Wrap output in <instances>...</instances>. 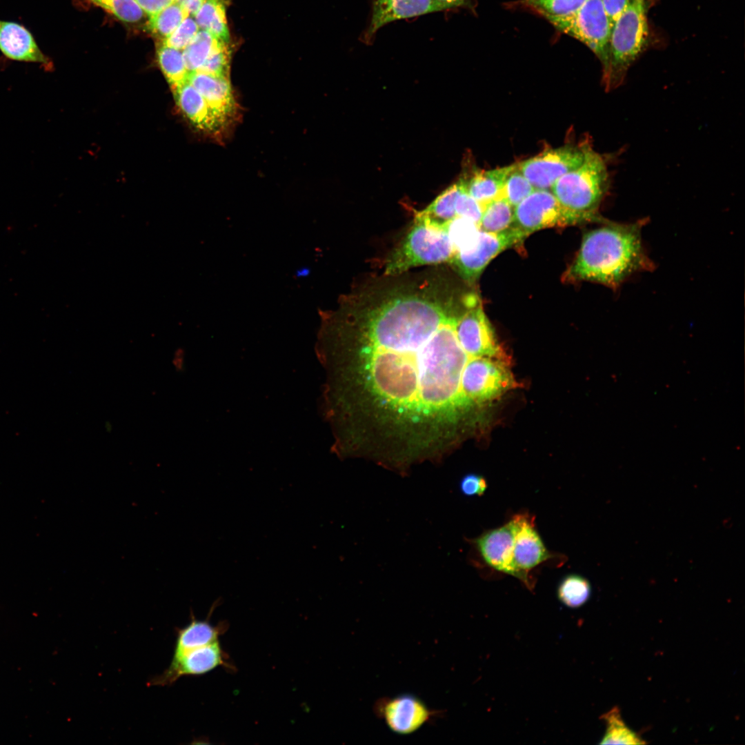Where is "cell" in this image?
<instances>
[{
    "label": "cell",
    "mask_w": 745,
    "mask_h": 745,
    "mask_svg": "<svg viewBox=\"0 0 745 745\" xmlns=\"http://www.w3.org/2000/svg\"><path fill=\"white\" fill-rule=\"evenodd\" d=\"M606 724V733L600 744H643L645 742L626 726L617 707L602 716Z\"/></svg>",
    "instance_id": "cell-28"
},
{
    "label": "cell",
    "mask_w": 745,
    "mask_h": 745,
    "mask_svg": "<svg viewBox=\"0 0 745 745\" xmlns=\"http://www.w3.org/2000/svg\"><path fill=\"white\" fill-rule=\"evenodd\" d=\"M460 189L455 201V215L468 219L477 224L479 223L483 207L468 192L466 179H460ZM455 216V217H456Z\"/></svg>",
    "instance_id": "cell-34"
},
{
    "label": "cell",
    "mask_w": 745,
    "mask_h": 745,
    "mask_svg": "<svg viewBox=\"0 0 745 745\" xmlns=\"http://www.w3.org/2000/svg\"><path fill=\"white\" fill-rule=\"evenodd\" d=\"M454 250L447 232L414 219L386 259L382 274L392 275L423 265L450 264Z\"/></svg>",
    "instance_id": "cell-4"
},
{
    "label": "cell",
    "mask_w": 745,
    "mask_h": 745,
    "mask_svg": "<svg viewBox=\"0 0 745 745\" xmlns=\"http://www.w3.org/2000/svg\"><path fill=\"white\" fill-rule=\"evenodd\" d=\"M199 30L194 17L190 14L170 35L163 39L161 44L183 50Z\"/></svg>",
    "instance_id": "cell-35"
},
{
    "label": "cell",
    "mask_w": 745,
    "mask_h": 745,
    "mask_svg": "<svg viewBox=\"0 0 745 745\" xmlns=\"http://www.w3.org/2000/svg\"><path fill=\"white\" fill-rule=\"evenodd\" d=\"M590 146L584 142L546 149L517 165L535 189L550 190L559 178L583 162Z\"/></svg>",
    "instance_id": "cell-11"
},
{
    "label": "cell",
    "mask_w": 745,
    "mask_h": 745,
    "mask_svg": "<svg viewBox=\"0 0 745 745\" xmlns=\"http://www.w3.org/2000/svg\"><path fill=\"white\" fill-rule=\"evenodd\" d=\"M188 81L203 96L222 126L233 116L237 105L228 77L195 72L190 73Z\"/></svg>",
    "instance_id": "cell-17"
},
{
    "label": "cell",
    "mask_w": 745,
    "mask_h": 745,
    "mask_svg": "<svg viewBox=\"0 0 745 745\" xmlns=\"http://www.w3.org/2000/svg\"><path fill=\"white\" fill-rule=\"evenodd\" d=\"M468 296L437 265L370 276L342 297L326 354L339 457L404 477L441 464L473 427L464 390L473 357L457 329Z\"/></svg>",
    "instance_id": "cell-1"
},
{
    "label": "cell",
    "mask_w": 745,
    "mask_h": 745,
    "mask_svg": "<svg viewBox=\"0 0 745 745\" xmlns=\"http://www.w3.org/2000/svg\"><path fill=\"white\" fill-rule=\"evenodd\" d=\"M535 190L533 185L519 170L517 165H515L506 179L501 197L515 207Z\"/></svg>",
    "instance_id": "cell-32"
},
{
    "label": "cell",
    "mask_w": 745,
    "mask_h": 745,
    "mask_svg": "<svg viewBox=\"0 0 745 745\" xmlns=\"http://www.w3.org/2000/svg\"><path fill=\"white\" fill-rule=\"evenodd\" d=\"M0 50L8 58L50 67L30 32L21 25L0 20Z\"/></svg>",
    "instance_id": "cell-18"
},
{
    "label": "cell",
    "mask_w": 745,
    "mask_h": 745,
    "mask_svg": "<svg viewBox=\"0 0 745 745\" xmlns=\"http://www.w3.org/2000/svg\"><path fill=\"white\" fill-rule=\"evenodd\" d=\"M587 0H522L526 7L543 17H563L575 12Z\"/></svg>",
    "instance_id": "cell-31"
},
{
    "label": "cell",
    "mask_w": 745,
    "mask_h": 745,
    "mask_svg": "<svg viewBox=\"0 0 745 745\" xmlns=\"http://www.w3.org/2000/svg\"><path fill=\"white\" fill-rule=\"evenodd\" d=\"M637 1H644V0H637Z\"/></svg>",
    "instance_id": "cell-43"
},
{
    "label": "cell",
    "mask_w": 745,
    "mask_h": 745,
    "mask_svg": "<svg viewBox=\"0 0 745 745\" xmlns=\"http://www.w3.org/2000/svg\"><path fill=\"white\" fill-rule=\"evenodd\" d=\"M189 15L188 11L175 0L157 13L148 17V26L153 33L164 39Z\"/></svg>",
    "instance_id": "cell-29"
},
{
    "label": "cell",
    "mask_w": 745,
    "mask_h": 745,
    "mask_svg": "<svg viewBox=\"0 0 745 745\" xmlns=\"http://www.w3.org/2000/svg\"><path fill=\"white\" fill-rule=\"evenodd\" d=\"M559 31L586 45L603 66V81L609 69L610 28L601 0H587L575 12L563 17H544Z\"/></svg>",
    "instance_id": "cell-6"
},
{
    "label": "cell",
    "mask_w": 745,
    "mask_h": 745,
    "mask_svg": "<svg viewBox=\"0 0 745 745\" xmlns=\"http://www.w3.org/2000/svg\"><path fill=\"white\" fill-rule=\"evenodd\" d=\"M581 223L582 221L565 208L550 190L535 189L514 207L512 226L528 237L539 230Z\"/></svg>",
    "instance_id": "cell-8"
},
{
    "label": "cell",
    "mask_w": 745,
    "mask_h": 745,
    "mask_svg": "<svg viewBox=\"0 0 745 745\" xmlns=\"http://www.w3.org/2000/svg\"><path fill=\"white\" fill-rule=\"evenodd\" d=\"M513 219L514 207L500 197L485 206L479 227L486 232H501L512 226Z\"/></svg>",
    "instance_id": "cell-24"
},
{
    "label": "cell",
    "mask_w": 745,
    "mask_h": 745,
    "mask_svg": "<svg viewBox=\"0 0 745 745\" xmlns=\"http://www.w3.org/2000/svg\"><path fill=\"white\" fill-rule=\"evenodd\" d=\"M514 166L475 172L469 179H466L468 192L484 209L488 203L501 197L504 182Z\"/></svg>",
    "instance_id": "cell-21"
},
{
    "label": "cell",
    "mask_w": 745,
    "mask_h": 745,
    "mask_svg": "<svg viewBox=\"0 0 745 745\" xmlns=\"http://www.w3.org/2000/svg\"><path fill=\"white\" fill-rule=\"evenodd\" d=\"M518 523L519 515H517L504 525L485 531L470 540L489 566L516 578L513 550Z\"/></svg>",
    "instance_id": "cell-15"
},
{
    "label": "cell",
    "mask_w": 745,
    "mask_h": 745,
    "mask_svg": "<svg viewBox=\"0 0 745 745\" xmlns=\"http://www.w3.org/2000/svg\"><path fill=\"white\" fill-rule=\"evenodd\" d=\"M227 43L221 41L197 72L218 77H228L230 52Z\"/></svg>",
    "instance_id": "cell-36"
},
{
    "label": "cell",
    "mask_w": 745,
    "mask_h": 745,
    "mask_svg": "<svg viewBox=\"0 0 745 745\" xmlns=\"http://www.w3.org/2000/svg\"><path fill=\"white\" fill-rule=\"evenodd\" d=\"M606 159L590 146L583 162L559 178L550 191L583 223L602 221L598 209L609 188Z\"/></svg>",
    "instance_id": "cell-3"
},
{
    "label": "cell",
    "mask_w": 745,
    "mask_h": 745,
    "mask_svg": "<svg viewBox=\"0 0 745 745\" xmlns=\"http://www.w3.org/2000/svg\"><path fill=\"white\" fill-rule=\"evenodd\" d=\"M646 223V219L630 223L607 221L586 232L563 280L593 281L614 289L636 272L653 270L642 242Z\"/></svg>",
    "instance_id": "cell-2"
},
{
    "label": "cell",
    "mask_w": 745,
    "mask_h": 745,
    "mask_svg": "<svg viewBox=\"0 0 745 745\" xmlns=\"http://www.w3.org/2000/svg\"><path fill=\"white\" fill-rule=\"evenodd\" d=\"M108 11L117 18L127 23L140 21L144 12L135 0H90Z\"/></svg>",
    "instance_id": "cell-33"
},
{
    "label": "cell",
    "mask_w": 745,
    "mask_h": 745,
    "mask_svg": "<svg viewBox=\"0 0 745 745\" xmlns=\"http://www.w3.org/2000/svg\"><path fill=\"white\" fill-rule=\"evenodd\" d=\"M182 6H183L190 13V14L194 16L201 5L206 0H175Z\"/></svg>",
    "instance_id": "cell-40"
},
{
    "label": "cell",
    "mask_w": 745,
    "mask_h": 745,
    "mask_svg": "<svg viewBox=\"0 0 745 745\" xmlns=\"http://www.w3.org/2000/svg\"><path fill=\"white\" fill-rule=\"evenodd\" d=\"M459 189V180L444 190L426 208L418 212L414 219L441 229L456 216L455 206Z\"/></svg>",
    "instance_id": "cell-22"
},
{
    "label": "cell",
    "mask_w": 745,
    "mask_h": 745,
    "mask_svg": "<svg viewBox=\"0 0 745 745\" xmlns=\"http://www.w3.org/2000/svg\"><path fill=\"white\" fill-rule=\"evenodd\" d=\"M590 586L588 581L579 575L565 577L557 588V597L565 606L579 608L589 599Z\"/></svg>",
    "instance_id": "cell-30"
},
{
    "label": "cell",
    "mask_w": 745,
    "mask_h": 745,
    "mask_svg": "<svg viewBox=\"0 0 745 745\" xmlns=\"http://www.w3.org/2000/svg\"><path fill=\"white\" fill-rule=\"evenodd\" d=\"M442 7L446 10L455 8L457 7L468 6L470 4V0H435Z\"/></svg>",
    "instance_id": "cell-41"
},
{
    "label": "cell",
    "mask_w": 745,
    "mask_h": 745,
    "mask_svg": "<svg viewBox=\"0 0 745 745\" xmlns=\"http://www.w3.org/2000/svg\"><path fill=\"white\" fill-rule=\"evenodd\" d=\"M526 238V235L513 226L498 233L480 230L475 247L455 255L450 265L467 285H474L492 259L505 250L519 246Z\"/></svg>",
    "instance_id": "cell-10"
},
{
    "label": "cell",
    "mask_w": 745,
    "mask_h": 745,
    "mask_svg": "<svg viewBox=\"0 0 745 745\" xmlns=\"http://www.w3.org/2000/svg\"><path fill=\"white\" fill-rule=\"evenodd\" d=\"M157 59L172 90L188 81L190 73L182 50L161 44L157 49Z\"/></svg>",
    "instance_id": "cell-26"
},
{
    "label": "cell",
    "mask_w": 745,
    "mask_h": 745,
    "mask_svg": "<svg viewBox=\"0 0 745 745\" xmlns=\"http://www.w3.org/2000/svg\"><path fill=\"white\" fill-rule=\"evenodd\" d=\"M551 556L535 528L534 519L527 514H519L513 550V564L517 578L532 590L529 570Z\"/></svg>",
    "instance_id": "cell-14"
},
{
    "label": "cell",
    "mask_w": 745,
    "mask_h": 745,
    "mask_svg": "<svg viewBox=\"0 0 745 745\" xmlns=\"http://www.w3.org/2000/svg\"><path fill=\"white\" fill-rule=\"evenodd\" d=\"M221 41L210 32L200 29L182 50L189 73L197 72Z\"/></svg>",
    "instance_id": "cell-27"
},
{
    "label": "cell",
    "mask_w": 745,
    "mask_h": 745,
    "mask_svg": "<svg viewBox=\"0 0 745 745\" xmlns=\"http://www.w3.org/2000/svg\"><path fill=\"white\" fill-rule=\"evenodd\" d=\"M173 91L177 105L196 127L206 132H217L223 126L203 96L188 81Z\"/></svg>",
    "instance_id": "cell-19"
},
{
    "label": "cell",
    "mask_w": 745,
    "mask_h": 745,
    "mask_svg": "<svg viewBox=\"0 0 745 745\" xmlns=\"http://www.w3.org/2000/svg\"><path fill=\"white\" fill-rule=\"evenodd\" d=\"M441 229L444 230L452 243L454 256L468 251L476 245L480 228L474 221L462 217H455Z\"/></svg>",
    "instance_id": "cell-25"
},
{
    "label": "cell",
    "mask_w": 745,
    "mask_h": 745,
    "mask_svg": "<svg viewBox=\"0 0 745 745\" xmlns=\"http://www.w3.org/2000/svg\"><path fill=\"white\" fill-rule=\"evenodd\" d=\"M457 329L466 350L473 357H486L509 361L497 341L479 297L471 292L460 314Z\"/></svg>",
    "instance_id": "cell-12"
},
{
    "label": "cell",
    "mask_w": 745,
    "mask_h": 745,
    "mask_svg": "<svg viewBox=\"0 0 745 745\" xmlns=\"http://www.w3.org/2000/svg\"><path fill=\"white\" fill-rule=\"evenodd\" d=\"M193 17L201 30L225 43L229 42L225 0H206Z\"/></svg>",
    "instance_id": "cell-23"
},
{
    "label": "cell",
    "mask_w": 745,
    "mask_h": 745,
    "mask_svg": "<svg viewBox=\"0 0 745 745\" xmlns=\"http://www.w3.org/2000/svg\"><path fill=\"white\" fill-rule=\"evenodd\" d=\"M373 712L388 729L400 735L417 732L441 718L444 713L431 709L419 697L410 693L379 698L373 705Z\"/></svg>",
    "instance_id": "cell-9"
},
{
    "label": "cell",
    "mask_w": 745,
    "mask_h": 745,
    "mask_svg": "<svg viewBox=\"0 0 745 745\" xmlns=\"http://www.w3.org/2000/svg\"><path fill=\"white\" fill-rule=\"evenodd\" d=\"M610 30L631 0H601Z\"/></svg>",
    "instance_id": "cell-38"
},
{
    "label": "cell",
    "mask_w": 745,
    "mask_h": 745,
    "mask_svg": "<svg viewBox=\"0 0 745 745\" xmlns=\"http://www.w3.org/2000/svg\"><path fill=\"white\" fill-rule=\"evenodd\" d=\"M647 37L644 1L631 0L610 32L609 69L603 81L607 90L622 84L628 68L644 48Z\"/></svg>",
    "instance_id": "cell-5"
},
{
    "label": "cell",
    "mask_w": 745,
    "mask_h": 745,
    "mask_svg": "<svg viewBox=\"0 0 745 745\" xmlns=\"http://www.w3.org/2000/svg\"><path fill=\"white\" fill-rule=\"evenodd\" d=\"M308 274H309V268H306V267H303V268H301L300 269H298L296 271V276L297 277H305V276L308 275Z\"/></svg>",
    "instance_id": "cell-42"
},
{
    "label": "cell",
    "mask_w": 745,
    "mask_h": 745,
    "mask_svg": "<svg viewBox=\"0 0 745 745\" xmlns=\"http://www.w3.org/2000/svg\"><path fill=\"white\" fill-rule=\"evenodd\" d=\"M486 480L481 475L470 473L464 476L459 482V489L465 496H481L487 488Z\"/></svg>",
    "instance_id": "cell-37"
},
{
    "label": "cell",
    "mask_w": 745,
    "mask_h": 745,
    "mask_svg": "<svg viewBox=\"0 0 745 745\" xmlns=\"http://www.w3.org/2000/svg\"><path fill=\"white\" fill-rule=\"evenodd\" d=\"M215 606H212L208 617L205 620L197 619L191 613L190 623L181 628L177 629V637L172 659H177L186 652L219 640V636L226 630V624L219 623L213 626L209 622V616Z\"/></svg>",
    "instance_id": "cell-20"
},
{
    "label": "cell",
    "mask_w": 745,
    "mask_h": 745,
    "mask_svg": "<svg viewBox=\"0 0 745 745\" xmlns=\"http://www.w3.org/2000/svg\"><path fill=\"white\" fill-rule=\"evenodd\" d=\"M444 10L435 0H373L371 19L363 41L370 43L377 30L388 23Z\"/></svg>",
    "instance_id": "cell-16"
},
{
    "label": "cell",
    "mask_w": 745,
    "mask_h": 745,
    "mask_svg": "<svg viewBox=\"0 0 745 745\" xmlns=\"http://www.w3.org/2000/svg\"><path fill=\"white\" fill-rule=\"evenodd\" d=\"M518 386L509 368V361L486 357H473L464 377L465 395L477 409Z\"/></svg>",
    "instance_id": "cell-7"
},
{
    "label": "cell",
    "mask_w": 745,
    "mask_h": 745,
    "mask_svg": "<svg viewBox=\"0 0 745 745\" xmlns=\"http://www.w3.org/2000/svg\"><path fill=\"white\" fill-rule=\"evenodd\" d=\"M143 12L148 16H151L164 7L167 6L175 0H135Z\"/></svg>",
    "instance_id": "cell-39"
},
{
    "label": "cell",
    "mask_w": 745,
    "mask_h": 745,
    "mask_svg": "<svg viewBox=\"0 0 745 745\" xmlns=\"http://www.w3.org/2000/svg\"><path fill=\"white\" fill-rule=\"evenodd\" d=\"M223 666L232 669L228 657L219 640L190 650L177 659H172L170 666L161 674L152 678L149 686H165L173 684L185 675H200Z\"/></svg>",
    "instance_id": "cell-13"
}]
</instances>
